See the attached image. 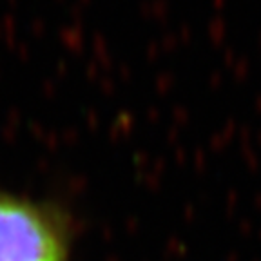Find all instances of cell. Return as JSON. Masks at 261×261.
<instances>
[{
    "instance_id": "6da1fadb",
    "label": "cell",
    "mask_w": 261,
    "mask_h": 261,
    "mask_svg": "<svg viewBox=\"0 0 261 261\" xmlns=\"http://www.w3.org/2000/svg\"><path fill=\"white\" fill-rule=\"evenodd\" d=\"M67 228L53 211L0 196V261H65Z\"/></svg>"
}]
</instances>
